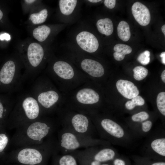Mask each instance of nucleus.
Segmentation results:
<instances>
[{
  "label": "nucleus",
  "instance_id": "nucleus-29",
  "mask_svg": "<svg viewBox=\"0 0 165 165\" xmlns=\"http://www.w3.org/2000/svg\"><path fill=\"white\" fill-rule=\"evenodd\" d=\"M112 163L113 165H131L127 159L118 156L112 161Z\"/></svg>",
  "mask_w": 165,
  "mask_h": 165
},
{
  "label": "nucleus",
  "instance_id": "nucleus-25",
  "mask_svg": "<svg viewBox=\"0 0 165 165\" xmlns=\"http://www.w3.org/2000/svg\"><path fill=\"white\" fill-rule=\"evenodd\" d=\"M133 71L134 78L138 81H141L144 79L147 76L148 73V70L141 66L135 67L134 68Z\"/></svg>",
  "mask_w": 165,
  "mask_h": 165
},
{
  "label": "nucleus",
  "instance_id": "nucleus-15",
  "mask_svg": "<svg viewBox=\"0 0 165 165\" xmlns=\"http://www.w3.org/2000/svg\"><path fill=\"white\" fill-rule=\"evenodd\" d=\"M77 101L80 103L90 105L97 103L99 96L95 91L90 88H84L79 90L76 95Z\"/></svg>",
  "mask_w": 165,
  "mask_h": 165
},
{
  "label": "nucleus",
  "instance_id": "nucleus-42",
  "mask_svg": "<svg viewBox=\"0 0 165 165\" xmlns=\"http://www.w3.org/2000/svg\"><path fill=\"white\" fill-rule=\"evenodd\" d=\"M162 31L164 34V36L165 35V25L164 24L161 27Z\"/></svg>",
  "mask_w": 165,
  "mask_h": 165
},
{
  "label": "nucleus",
  "instance_id": "nucleus-11",
  "mask_svg": "<svg viewBox=\"0 0 165 165\" xmlns=\"http://www.w3.org/2000/svg\"><path fill=\"white\" fill-rule=\"evenodd\" d=\"M43 156L38 150L33 148L22 149L18 153L17 159L21 163L29 165H34L40 163Z\"/></svg>",
  "mask_w": 165,
  "mask_h": 165
},
{
  "label": "nucleus",
  "instance_id": "nucleus-12",
  "mask_svg": "<svg viewBox=\"0 0 165 165\" xmlns=\"http://www.w3.org/2000/svg\"><path fill=\"white\" fill-rule=\"evenodd\" d=\"M131 11L134 19L140 25L146 26L149 24L151 15L146 6L139 2H136L132 6Z\"/></svg>",
  "mask_w": 165,
  "mask_h": 165
},
{
  "label": "nucleus",
  "instance_id": "nucleus-8",
  "mask_svg": "<svg viewBox=\"0 0 165 165\" xmlns=\"http://www.w3.org/2000/svg\"><path fill=\"white\" fill-rule=\"evenodd\" d=\"M54 128V126L49 123L35 122L29 126L26 134L30 138L40 141L50 134Z\"/></svg>",
  "mask_w": 165,
  "mask_h": 165
},
{
  "label": "nucleus",
  "instance_id": "nucleus-40",
  "mask_svg": "<svg viewBox=\"0 0 165 165\" xmlns=\"http://www.w3.org/2000/svg\"><path fill=\"white\" fill-rule=\"evenodd\" d=\"M101 165H113L112 161L102 163Z\"/></svg>",
  "mask_w": 165,
  "mask_h": 165
},
{
  "label": "nucleus",
  "instance_id": "nucleus-19",
  "mask_svg": "<svg viewBox=\"0 0 165 165\" xmlns=\"http://www.w3.org/2000/svg\"><path fill=\"white\" fill-rule=\"evenodd\" d=\"M76 0H60L59 6L61 13L65 15H69L73 12L77 5Z\"/></svg>",
  "mask_w": 165,
  "mask_h": 165
},
{
  "label": "nucleus",
  "instance_id": "nucleus-28",
  "mask_svg": "<svg viewBox=\"0 0 165 165\" xmlns=\"http://www.w3.org/2000/svg\"><path fill=\"white\" fill-rule=\"evenodd\" d=\"M150 52L148 50H145L139 55L137 58V60L143 65H147L150 61Z\"/></svg>",
  "mask_w": 165,
  "mask_h": 165
},
{
  "label": "nucleus",
  "instance_id": "nucleus-31",
  "mask_svg": "<svg viewBox=\"0 0 165 165\" xmlns=\"http://www.w3.org/2000/svg\"><path fill=\"white\" fill-rule=\"evenodd\" d=\"M131 101L136 106H142L145 103L144 99L141 96L139 95L132 98Z\"/></svg>",
  "mask_w": 165,
  "mask_h": 165
},
{
  "label": "nucleus",
  "instance_id": "nucleus-2",
  "mask_svg": "<svg viewBox=\"0 0 165 165\" xmlns=\"http://www.w3.org/2000/svg\"><path fill=\"white\" fill-rule=\"evenodd\" d=\"M110 144L101 139L81 135L62 128L58 134L57 147L62 154H64L81 148L110 145Z\"/></svg>",
  "mask_w": 165,
  "mask_h": 165
},
{
  "label": "nucleus",
  "instance_id": "nucleus-43",
  "mask_svg": "<svg viewBox=\"0 0 165 165\" xmlns=\"http://www.w3.org/2000/svg\"><path fill=\"white\" fill-rule=\"evenodd\" d=\"M3 16V13L0 9V20L2 19Z\"/></svg>",
  "mask_w": 165,
  "mask_h": 165
},
{
  "label": "nucleus",
  "instance_id": "nucleus-17",
  "mask_svg": "<svg viewBox=\"0 0 165 165\" xmlns=\"http://www.w3.org/2000/svg\"><path fill=\"white\" fill-rule=\"evenodd\" d=\"M96 26L100 33L106 36L110 35L113 32V24L111 20L109 18L99 20L97 22Z\"/></svg>",
  "mask_w": 165,
  "mask_h": 165
},
{
  "label": "nucleus",
  "instance_id": "nucleus-24",
  "mask_svg": "<svg viewBox=\"0 0 165 165\" xmlns=\"http://www.w3.org/2000/svg\"><path fill=\"white\" fill-rule=\"evenodd\" d=\"M70 153L75 157L79 165H101L102 164L99 162L82 156L74 151Z\"/></svg>",
  "mask_w": 165,
  "mask_h": 165
},
{
  "label": "nucleus",
  "instance_id": "nucleus-35",
  "mask_svg": "<svg viewBox=\"0 0 165 165\" xmlns=\"http://www.w3.org/2000/svg\"><path fill=\"white\" fill-rule=\"evenodd\" d=\"M10 38V35L7 33L3 34L0 35V39L1 40L4 39L9 40Z\"/></svg>",
  "mask_w": 165,
  "mask_h": 165
},
{
  "label": "nucleus",
  "instance_id": "nucleus-21",
  "mask_svg": "<svg viewBox=\"0 0 165 165\" xmlns=\"http://www.w3.org/2000/svg\"><path fill=\"white\" fill-rule=\"evenodd\" d=\"M133 160L135 165H165L164 161L154 160L145 156H134Z\"/></svg>",
  "mask_w": 165,
  "mask_h": 165
},
{
  "label": "nucleus",
  "instance_id": "nucleus-33",
  "mask_svg": "<svg viewBox=\"0 0 165 165\" xmlns=\"http://www.w3.org/2000/svg\"><path fill=\"white\" fill-rule=\"evenodd\" d=\"M125 106L127 109L130 110H133L136 107L131 100L127 101L125 104Z\"/></svg>",
  "mask_w": 165,
  "mask_h": 165
},
{
  "label": "nucleus",
  "instance_id": "nucleus-27",
  "mask_svg": "<svg viewBox=\"0 0 165 165\" xmlns=\"http://www.w3.org/2000/svg\"><path fill=\"white\" fill-rule=\"evenodd\" d=\"M114 50L123 55H125L130 53L132 49L130 46L123 44H118L116 45L113 48Z\"/></svg>",
  "mask_w": 165,
  "mask_h": 165
},
{
  "label": "nucleus",
  "instance_id": "nucleus-14",
  "mask_svg": "<svg viewBox=\"0 0 165 165\" xmlns=\"http://www.w3.org/2000/svg\"><path fill=\"white\" fill-rule=\"evenodd\" d=\"M82 69L91 76L95 77L102 76L104 74L103 67L99 62L90 59L82 60L81 64Z\"/></svg>",
  "mask_w": 165,
  "mask_h": 165
},
{
  "label": "nucleus",
  "instance_id": "nucleus-6",
  "mask_svg": "<svg viewBox=\"0 0 165 165\" xmlns=\"http://www.w3.org/2000/svg\"><path fill=\"white\" fill-rule=\"evenodd\" d=\"M145 149V157L154 160L165 161L164 135L157 134L152 137L148 142Z\"/></svg>",
  "mask_w": 165,
  "mask_h": 165
},
{
  "label": "nucleus",
  "instance_id": "nucleus-1",
  "mask_svg": "<svg viewBox=\"0 0 165 165\" xmlns=\"http://www.w3.org/2000/svg\"><path fill=\"white\" fill-rule=\"evenodd\" d=\"M93 123L101 139L110 144L127 146L134 137L128 127L110 119H103Z\"/></svg>",
  "mask_w": 165,
  "mask_h": 165
},
{
  "label": "nucleus",
  "instance_id": "nucleus-32",
  "mask_svg": "<svg viewBox=\"0 0 165 165\" xmlns=\"http://www.w3.org/2000/svg\"><path fill=\"white\" fill-rule=\"evenodd\" d=\"M116 3L115 0H105L104 1L105 6L110 9L113 8L116 5Z\"/></svg>",
  "mask_w": 165,
  "mask_h": 165
},
{
  "label": "nucleus",
  "instance_id": "nucleus-3",
  "mask_svg": "<svg viewBox=\"0 0 165 165\" xmlns=\"http://www.w3.org/2000/svg\"><path fill=\"white\" fill-rule=\"evenodd\" d=\"M62 125V128L86 136L95 138L97 134L93 123L82 114L72 116L71 118L63 122Z\"/></svg>",
  "mask_w": 165,
  "mask_h": 165
},
{
  "label": "nucleus",
  "instance_id": "nucleus-39",
  "mask_svg": "<svg viewBox=\"0 0 165 165\" xmlns=\"http://www.w3.org/2000/svg\"><path fill=\"white\" fill-rule=\"evenodd\" d=\"M24 1L27 4H31L33 3L36 1L35 0H25Z\"/></svg>",
  "mask_w": 165,
  "mask_h": 165
},
{
  "label": "nucleus",
  "instance_id": "nucleus-30",
  "mask_svg": "<svg viewBox=\"0 0 165 165\" xmlns=\"http://www.w3.org/2000/svg\"><path fill=\"white\" fill-rule=\"evenodd\" d=\"M8 142V139L6 135L4 134H0V152L4 150Z\"/></svg>",
  "mask_w": 165,
  "mask_h": 165
},
{
  "label": "nucleus",
  "instance_id": "nucleus-7",
  "mask_svg": "<svg viewBox=\"0 0 165 165\" xmlns=\"http://www.w3.org/2000/svg\"><path fill=\"white\" fill-rule=\"evenodd\" d=\"M17 100V105L27 119L33 120L38 117L40 112V107L36 99L31 93L20 97Z\"/></svg>",
  "mask_w": 165,
  "mask_h": 165
},
{
  "label": "nucleus",
  "instance_id": "nucleus-22",
  "mask_svg": "<svg viewBox=\"0 0 165 165\" xmlns=\"http://www.w3.org/2000/svg\"><path fill=\"white\" fill-rule=\"evenodd\" d=\"M57 165H79L75 157L70 153L62 154L57 158Z\"/></svg>",
  "mask_w": 165,
  "mask_h": 165
},
{
  "label": "nucleus",
  "instance_id": "nucleus-16",
  "mask_svg": "<svg viewBox=\"0 0 165 165\" xmlns=\"http://www.w3.org/2000/svg\"><path fill=\"white\" fill-rule=\"evenodd\" d=\"M53 69L57 75L61 78L69 79L73 78L74 76V72L72 67L66 62L56 61L53 65Z\"/></svg>",
  "mask_w": 165,
  "mask_h": 165
},
{
  "label": "nucleus",
  "instance_id": "nucleus-36",
  "mask_svg": "<svg viewBox=\"0 0 165 165\" xmlns=\"http://www.w3.org/2000/svg\"><path fill=\"white\" fill-rule=\"evenodd\" d=\"M5 111L3 104L0 101V119L2 118L4 112Z\"/></svg>",
  "mask_w": 165,
  "mask_h": 165
},
{
  "label": "nucleus",
  "instance_id": "nucleus-10",
  "mask_svg": "<svg viewBox=\"0 0 165 165\" xmlns=\"http://www.w3.org/2000/svg\"><path fill=\"white\" fill-rule=\"evenodd\" d=\"M76 40L80 48L88 53L94 52L99 47V44L97 38L93 34L87 31L79 32L76 36Z\"/></svg>",
  "mask_w": 165,
  "mask_h": 165
},
{
  "label": "nucleus",
  "instance_id": "nucleus-34",
  "mask_svg": "<svg viewBox=\"0 0 165 165\" xmlns=\"http://www.w3.org/2000/svg\"><path fill=\"white\" fill-rule=\"evenodd\" d=\"M113 56L114 59L117 61H121L123 60L125 56L123 55L116 52H115L113 53Z\"/></svg>",
  "mask_w": 165,
  "mask_h": 165
},
{
  "label": "nucleus",
  "instance_id": "nucleus-13",
  "mask_svg": "<svg viewBox=\"0 0 165 165\" xmlns=\"http://www.w3.org/2000/svg\"><path fill=\"white\" fill-rule=\"evenodd\" d=\"M116 87L119 92L128 99H132L139 94L137 87L132 82L128 80H118L116 83Z\"/></svg>",
  "mask_w": 165,
  "mask_h": 165
},
{
  "label": "nucleus",
  "instance_id": "nucleus-9",
  "mask_svg": "<svg viewBox=\"0 0 165 165\" xmlns=\"http://www.w3.org/2000/svg\"><path fill=\"white\" fill-rule=\"evenodd\" d=\"M31 94L35 98L40 107L46 109L52 107L58 100L59 96L55 91H42L32 86Z\"/></svg>",
  "mask_w": 165,
  "mask_h": 165
},
{
  "label": "nucleus",
  "instance_id": "nucleus-18",
  "mask_svg": "<svg viewBox=\"0 0 165 165\" xmlns=\"http://www.w3.org/2000/svg\"><path fill=\"white\" fill-rule=\"evenodd\" d=\"M51 32V29L46 25L38 26L35 28L33 31L34 37L39 42L45 41Z\"/></svg>",
  "mask_w": 165,
  "mask_h": 165
},
{
  "label": "nucleus",
  "instance_id": "nucleus-20",
  "mask_svg": "<svg viewBox=\"0 0 165 165\" xmlns=\"http://www.w3.org/2000/svg\"><path fill=\"white\" fill-rule=\"evenodd\" d=\"M117 34L119 38L123 41L129 40L131 33L129 24L125 21H121L119 24L117 28Z\"/></svg>",
  "mask_w": 165,
  "mask_h": 165
},
{
  "label": "nucleus",
  "instance_id": "nucleus-26",
  "mask_svg": "<svg viewBox=\"0 0 165 165\" xmlns=\"http://www.w3.org/2000/svg\"><path fill=\"white\" fill-rule=\"evenodd\" d=\"M156 104L158 109L160 113L165 116V92L160 93L156 98Z\"/></svg>",
  "mask_w": 165,
  "mask_h": 165
},
{
  "label": "nucleus",
  "instance_id": "nucleus-4",
  "mask_svg": "<svg viewBox=\"0 0 165 165\" xmlns=\"http://www.w3.org/2000/svg\"><path fill=\"white\" fill-rule=\"evenodd\" d=\"M24 80V74H22L16 62L13 60L6 61L0 71V82L3 85L10 86L13 91L20 87Z\"/></svg>",
  "mask_w": 165,
  "mask_h": 165
},
{
  "label": "nucleus",
  "instance_id": "nucleus-38",
  "mask_svg": "<svg viewBox=\"0 0 165 165\" xmlns=\"http://www.w3.org/2000/svg\"><path fill=\"white\" fill-rule=\"evenodd\" d=\"M161 78L164 82H165V70H164L161 75Z\"/></svg>",
  "mask_w": 165,
  "mask_h": 165
},
{
  "label": "nucleus",
  "instance_id": "nucleus-5",
  "mask_svg": "<svg viewBox=\"0 0 165 165\" xmlns=\"http://www.w3.org/2000/svg\"><path fill=\"white\" fill-rule=\"evenodd\" d=\"M75 151L102 163L112 161L118 156L115 150L110 145L96 146Z\"/></svg>",
  "mask_w": 165,
  "mask_h": 165
},
{
  "label": "nucleus",
  "instance_id": "nucleus-41",
  "mask_svg": "<svg viewBox=\"0 0 165 165\" xmlns=\"http://www.w3.org/2000/svg\"><path fill=\"white\" fill-rule=\"evenodd\" d=\"M88 1L92 3H97L101 1V0H89Z\"/></svg>",
  "mask_w": 165,
  "mask_h": 165
},
{
  "label": "nucleus",
  "instance_id": "nucleus-37",
  "mask_svg": "<svg viewBox=\"0 0 165 165\" xmlns=\"http://www.w3.org/2000/svg\"><path fill=\"white\" fill-rule=\"evenodd\" d=\"M160 56L161 58L162 63L165 64V52H163L161 53L160 55Z\"/></svg>",
  "mask_w": 165,
  "mask_h": 165
},
{
  "label": "nucleus",
  "instance_id": "nucleus-23",
  "mask_svg": "<svg viewBox=\"0 0 165 165\" xmlns=\"http://www.w3.org/2000/svg\"><path fill=\"white\" fill-rule=\"evenodd\" d=\"M48 11L45 9L38 13L31 14L30 16L29 19L34 24H38L44 22L48 16Z\"/></svg>",
  "mask_w": 165,
  "mask_h": 165
}]
</instances>
